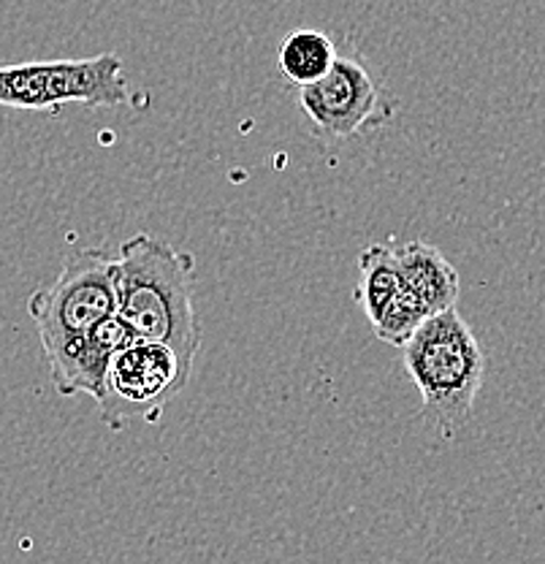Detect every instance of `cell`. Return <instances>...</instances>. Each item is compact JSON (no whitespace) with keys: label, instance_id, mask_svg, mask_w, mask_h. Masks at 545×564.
<instances>
[{"label":"cell","instance_id":"6da1fadb","mask_svg":"<svg viewBox=\"0 0 545 564\" xmlns=\"http://www.w3.org/2000/svg\"><path fill=\"white\" fill-rule=\"evenodd\" d=\"M196 261L166 239L137 234L117 252V315L133 339L163 343L185 361H196L201 345L193 304Z\"/></svg>","mask_w":545,"mask_h":564},{"label":"cell","instance_id":"7a4b0ae2","mask_svg":"<svg viewBox=\"0 0 545 564\" xmlns=\"http://www.w3.org/2000/svg\"><path fill=\"white\" fill-rule=\"evenodd\" d=\"M402 361L426 419L454 434L470 419L486 378V356L470 323L456 307L429 315L402 345Z\"/></svg>","mask_w":545,"mask_h":564},{"label":"cell","instance_id":"3957f363","mask_svg":"<svg viewBox=\"0 0 545 564\" xmlns=\"http://www.w3.org/2000/svg\"><path fill=\"white\" fill-rule=\"evenodd\" d=\"M44 356L85 337L117 313V256L103 247L79 250L63 263L50 285L28 299Z\"/></svg>","mask_w":545,"mask_h":564},{"label":"cell","instance_id":"277c9868","mask_svg":"<svg viewBox=\"0 0 545 564\" xmlns=\"http://www.w3.org/2000/svg\"><path fill=\"white\" fill-rule=\"evenodd\" d=\"M128 98L126 66L117 55L0 66V106L9 109L55 111L68 104L98 109L122 106Z\"/></svg>","mask_w":545,"mask_h":564},{"label":"cell","instance_id":"5b68a950","mask_svg":"<svg viewBox=\"0 0 545 564\" xmlns=\"http://www.w3.org/2000/svg\"><path fill=\"white\" fill-rule=\"evenodd\" d=\"M193 372L177 350L163 343L133 339L115 352L96 402L115 432L133 419L152 421L174 397H179Z\"/></svg>","mask_w":545,"mask_h":564},{"label":"cell","instance_id":"8992f818","mask_svg":"<svg viewBox=\"0 0 545 564\" xmlns=\"http://www.w3.org/2000/svg\"><path fill=\"white\" fill-rule=\"evenodd\" d=\"M298 109L315 137L326 141H348L369 128H380L391 117L372 70L353 55H337L326 76L298 87Z\"/></svg>","mask_w":545,"mask_h":564},{"label":"cell","instance_id":"52a82bcc","mask_svg":"<svg viewBox=\"0 0 545 564\" xmlns=\"http://www.w3.org/2000/svg\"><path fill=\"white\" fill-rule=\"evenodd\" d=\"M356 299L367 315L374 337L391 348H402L415 328L429 317V310L404 285L396 267L394 247L369 245L359 256V291Z\"/></svg>","mask_w":545,"mask_h":564},{"label":"cell","instance_id":"ba28073f","mask_svg":"<svg viewBox=\"0 0 545 564\" xmlns=\"http://www.w3.org/2000/svg\"><path fill=\"white\" fill-rule=\"evenodd\" d=\"M128 343H133L131 328L115 313L103 323H98L92 332H87L85 337L74 339V343L63 345L61 350L50 352L46 364H50V378L55 383L57 393H63V397L87 393V397L96 399L103 386V375H107L109 361Z\"/></svg>","mask_w":545,"mask_h":564},{"label":"cell","instance_id":"9c48e42d","mask_svg":"<svg viewBox=\"0 0 545 564\" xmlns=\"http://www.w3.org/2000/svg\"><path fill=\"white\" fill-rule=\"evenodd\" d=\"M391 247H394L404 285L429 310V315L456 307L461 288L459 272L435 245L424 242V239H404Z\"/></svg>","mask_w":545,"mask_h":564},{"label":"cell","instance_id":"30bf717a","mask_svg":"<svg viewBox=\"0 0 545 564\" xmlns=\"http://www.w3.org/2000/svg\"><path fill=\"white\" fill-rule=\"evenodd\" d=\"M337 55L339 52L334 46L331 35H326L324 31H313V28H304V31H293L280 41L277 66L280 74L291 85L307 87L328 74V68L334 66Z\"/></svg>","mask_w":545,"mask_h":564}]
</instances>
